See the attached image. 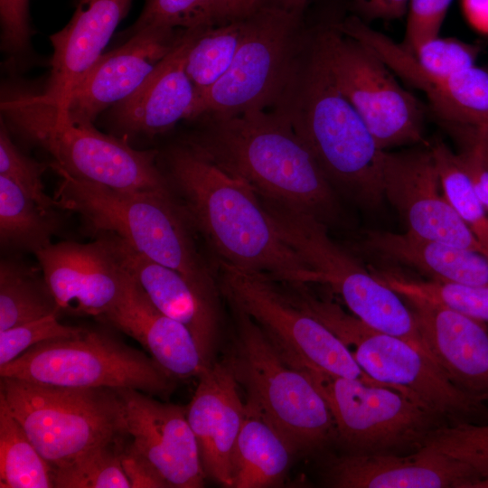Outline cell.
Wrapping results in <instances>:
<instances>
[{"instance_id": "7bdbcfd3", "label": "cell", "mask_w": 488, "mask_h": 488, "mask_svg": "<svg viewBox=\"0 0 488 488\" xmlns=\"http://www.w3.org/2000/svg\"><path fill=\"white\" fill-rule=\"evenodd\" d=\"M125 439L120 448V463L131 488L170 487L155 467Z\"/></svg>"}, {"instance_id": "ab89813d", "label": "cell", "mask_w": 488, "mask_h": 488, "mask_svg": "<svg viewBox=\"0 0 488 488\" xmlns=\"http://www.w3.org/2000/svg\"><path fill=\"white\" fill-rule=\"evenodd\" d=\"M29 5L30 0H0L1 50L16 63L31 47Z\"/></svg>"}, {"instance_id": "4316f807", "label": "cell", "mask_w": 488, "mask_h": 488, "mask_svg": "<svg viewBox=\"0 0 488 488\" xmlns=\"http://www.w3.org/2000/svg\"><path fill=\"white\" fill-rule=\"evenodd\" d=\"M366 245L377 254L409 266L432 280L488 286V258L482 253L405 233L369 231Z\"/></svg>"}, {"instance_id": "3957f363", "label": "cell", "mask_w": 488, "mask_h": 488, "mask_svg": "<svg viewBox=\"0 0 488 488\" xmlns=\"http://www.w3.org/2000/svg\"><path fill=\"white\" fill-rule=\"evenodd\" d=\"M184 142L263 198L331 218L337 203L331 183L290 125L273 110L202 116Z\"/></svg>"}, {"instance_id": "603a6c76", "label": "cell", "mask_w": 488, "mask_h": 488, "mask_svg": "<svg viewBox=\"0 0 488 488\" xmlns=\"http://www.w3.org/2000/svg\"><path fill=\"white\" fill-rule=\"evenodd\" d=\"M205 26L186 29L182 42L130 96L106 112L108 122L126 136L164 133L187 120L196 91L185 70L187 52Z\"/></svg>"}, {"instance_id": "4fadbf2b", "label": "cell", "mask_w": 488, "mask_h": 488, "mask_svg": "<svg viewBox=\"0 0 488 488\" xmlns=\"http://www.w3.org/2000/svg\"><path fill=\"white\" fill-rule=\"evenodd\" d=\"M221 272L223 292L233 306L260 326L287 363L382 385L362 371L333 333L292 303L270 277L225 262Z\"/></svg>"}, {"instance_id": "d4e9b609", "label": "cell", "mask_w": 488, "mask_h": 488, "mask_svg": "<svg viewBox=\"0 0 488 488\" xmlns=\"http://www.w3.org/2000/svg\"><path fill=\"white\" fill-rule=\"evenodd\" d=\"M98 319L137 341L174 380L208 368L188 329L156 308L127 269L120 297Z\"/></svg>"}, {"instance_id": "5b68a950", "label": "cell", "mask_w": 488, "mask_h": 488, "mask_svg": "<svg viewBox=\"0 0 488 488\" xmlns=\"http://www.w3.org/2000/svg\"><path fill=\"white\" fill-rule=\"evenodd\" d=\"M285 294L333 333L375 381L408 393L447 425L488 423V405L457 389L409 342L371 328L336 303L315 296L305 285H292Z\"/></svg>"}, {"instance_id": "ffe728a7", "label": "cell", "mask_w": 488, "mask_h": 488, "mask_svg": "<svg viewBox=\"0 0 488 488\" xmlns=\"http://www.w3.org/2000/svg\"><path fill=\"white\" fill-rule=\"evenodd\" d=\"M430 356L460 390L488 405V323L418 297H403Z\"/></svg>"}, {"instance_id": "7dc6e473", "label": "cell", "mask_w": 488, "mask_h": 488, "mask_svg": "<svg viewBox=\"0 0 488 488\" xmlns=\"http://www.w3.org/2000/svg\"><path fill=\"white\" fill-rule=\"evenodd\" d=\"M312 0H258V5L274 6L285 11L305 14Z\"/></svg>"}, {"instance_id": "ba28073f", "label": "cell", "mask_w": 488, "mask_h": 488, "mask_svg": "<svg viewBox=\"0 0 488 488\" xmlns=\"http://www.w3.org/2000/svg\"><path fill=\"white\" fill-rule=\"evenodd\" d=\"M0 396L52 470L127 436L124 403L116 389L1 377Z\"/></svg>"}, {"instance_id": "4dcf8cb0", "label": "cell", "mask_w": 488, "mask_h": 488, "mask_svg": "<svg viewBox=\"0 0 488 488\" xmlns=\"http://www.w3.org/2000/svg\"><path fill=\"white\" fill-rule=\"evenodd\" d=\"M0 487L52 488V467L0 396Z\"/></svg>"}, {"instance_id": "6da1fadb", "label": "cell", "mask_w": 488, "mask_h": 488, "mask_svg": "<svg viewBox=\"0 0 488 488\" xmlns=\"http://www.w3.org/2000/svg\"><path fill=\"white\" fill-rule=\"evenodd\" d=\"M186 212L222 262L289 285L316 283L314 271L281 236L259 195L185 143L164 155Z\"/></svg>"}, {"instance_id": "1f68e13d", "label": "cell", "mask_w": 488, "mask_h": 488, "mask_svg": "<svg viewBox=\"0 0 488 488\" xmlns=\"http://www.w3.org/2000/svg\"><path fill=\"white\" fill-rule=\"evenodd\" d=\"M244 16L205 26L192 42L185 70L196 97L216 84L230 69L241 40Z\"/></svg>"}, {"instance_id": "f1b7e54d", "label": "cell", "mask_w": 488, "mask_h": 488, "mask_svg": "<svg viewBox=\"0 0 488 488\" xmlns=\"http://www.w3.org/2000/svg\"><path fill=\"white\" fill-rule=\"evenodd\" d=\"M61 313L43 275L11 259L0 264V331Z\"/></svg>"}, {"instance_id": "f35d334b", "label": "cell", "mask_w": 488, "mask_h": 488, "mask_svg": "<svg viewBox=\"0 0 488 488\" xmlns=\"http://www.w3.org/2000/svg\"><path fill=\"white\" fill-rule=\"evenodd\" d=\"M479 46L455 38H433L413 53L422 68L436 75H449L475 64Z\"/></svg>"}, {"instance_id": "2e32d148", "label": "cell", "mask_w": 488, "mask_h": 488, "mask_svg": "<svg viewBox=\"0 0 488 488\" xmlns=\"http://www.w3.org/2000/svg\"><path fill=\"white\" fill-rule=\"evenodd\" d=\"M335 28L372 51L393 72L427 98L433 111L451 127L488 130V71L475 64L449 75L420 66L401 44L352 14Z\"/></svg>"}, {"instance_id": "e0dca14e", "label": "cell", "mask_w": 488, "mask_h": 488, "mask_svg": "<svg viewBox=\"0 0 488 488\" xmlns=\"http://www.w3.org/2000/svg\"><path fill=\"white\" fill-rule=\"evenodd\" d=\"M186 29L151 25L103 53L72 89L65 106L55 110L70 122L93 125L146 80L182 42Z\"/></svg>"}, {"instance_id": "b9f144b4", "label": "cell", "mask_w": 488, "mask_h": 488, "mask_svg": "<svg viewBox=\"0 0 488 488\" xmlns=\"http://www.w3.org/2000/svg\"><path fill=\"white\" fill-rule=\"evenodd\" d=\"M465 143L459 153L474 188L488 211V130L464 128L457 132Z\"/></svg>"}, {"instance_id": "74e56055", "label": "cell", "mask_w": 488, "mask_h": 488, "mask_svg": "<svg viewBox=\"0 0 488 488\" xmlns=\"http://www.w3.org/2000/svg\"><path fill=\"white\" fill-rule=\"evenodd\" d=\"M85 331L82 327L61 324L58 314L0 331V366L12 361L40 343L79 336Z\"/></svg>"}, {"instance_id": "8fae6325", "label": "cell", "mask_w": 488, "mask_h": 488, "mask_svg": "<svg viewBox=\"0 0 488 488\" xmlns=\"http://www.w3.org/2000/svg\"><path fill=\"white\" fill-rule=\"evenodd\" d=\"M1 377L70 388L134 389L166 397L175 387L151 356L103 331L40 343L0 366Z\"/></svg>"}, {"instance_id": "30bf717a", "label": "cell", "mask_w": 488, "mask_h": 488, "mask_svg": "<svg viewBox=\"0 0 488 488\" xmlns=\"http://www.w3.org/2000/svg\"><path fill=\"white\" fill-rule=\"evenodd\" d=\"M260 199L283 239L314 271L316 283L330 287L371 328L402 338L430 356L403 297L335 244L324 221L277 201Z\"/></svg>"}, {"instance_id": "5bb4252c", "label": "cell", "mask_w": 488, "mask_h": 488, "mask_svg": "<svg viewBox=\"0 0 488 488\" xmlns=\"http://www.w3.org/2000/svg\"><path fill=\"white\" fill-rule=\"evenodd\" d=\"M329 68L381 150L424 142L426 108L403 89L394 72L369 48L333 23L320 26Z\"/></svg>"}, {"instance_id": "d590c367", "label": "cell", "mask_w": 488, "mask_h": 488, "mask_svg": "<svg viewBox=\"0 0 488 488\" xmlns=\"http://www.w3.org/2000/svg\"><path fill=\"white\" fill-rule=\"evenodd\" d=\"M463 462L488 481V423L444 425L434 430L419 449Z\"/></svg>"}, {"instance_id": "7c38bea8", "label": "cell", "mask_w": 488, "mask_h": 488, "mask_svg": "<svg viewBox=\"0 0 488 488\" xmlns=\"http://www.w3.org/2000/svg\"><path fill=\"white\" fill-rule=\"evenodd\" d=\"M303 369L333 415L336 444L352 455H408L447 423L413 397L393 388Z\"/></svg>"}, {"instance_id": "277c9868", "label": "cell", "mask_w": 488, "mask_h": 488, "mask_svg": "<svg viewBox=\"0 0 488 488\" xmlns=\"http://www.w3.org/2000/svg\"><path fill=\"white\" fill-rule=\"evenodd\" d=\"M1 112L14 132L51 155L58 174L121 192H170L155 150H136L94 125L70 122L33 88H11Z\"/></svg>"}, {"instance_id": "e575fe53", "label": "cell", "mask_w": 488, "mask_h": 488, "mask_svg": "<svg viewBox=\"0 0 488 488\" xmlns=\"http://www.w3.org/2000/svg\"><path fill=\"white\" fill-rule=\"evenodd\" d=\"M127 436L85 453L52 470L54 488H131L120 463V448Z\"/></svg>"}, {"instance_id": "8d00e7d4", "label": "cell", "mask_w": 488, "mask_h": 488, "mask_svg": "<svg viewBox=\"0 0 488 488\" xmlns=\"http://www.w3.org/2000/svg\"><path fill=\"white\" fill-rule=\"evenodd\" d=\"M0 125V175L14 181L42 209L51 211L57 203L44 192L42 174L48 164L25 155L13 142L2 118Z\"/></svg>"}, {"instance_id": "7402d4cb", "label": "cell", "mask_w": 488, "mask_h": 488, "mask_svg": "<svg viewBox=\"0 0 488 488\" xmlns=\"http://www.w3.org/2000/svg\"><path fill=\"white\" fill-rule=\"evenodd\" d=\"M198 380L187 418L202 464L206 476L224 487H233L234 451L246 408L240 386L227 359L214 361Z\"/></svg>"}, {"instance_id": "60d3db41", "label": "cell", "mask_w": 488, "mask_h": 488, "mask_svg": "<svg viewBox=\"0 0 488 488\" xmlns=\"http://www.w3.org/2000/svg\"><path fill=\"white\" fill-rule=\"evenodd\" d=\"M452 0H409L405 41L413 53L421 44L438 36Z\"/></svg>"}, {"instance_id": "d6a6232c", "label": "cell", "mask_w": 488, "mask_h": 488, "mask_svg": "<svg viewBox=\"0 0 488 488\" xmlns=\"http://www.w3.org/2000/svg\"><path fill=\"white\" fill-rule=\"evenodd\" d=\"M429 146L446 198L470 229L488 258V211L477 196L459 155L440 140Z\"/></svg>"}, {"instance_id": "bcb514c9", "label": "cell", "mask_w": 488, "mask_h": 488, "mask_svg": "<svg viewBox=\"0 0 488 488\" xmlns=\"http://www.w3.org/2000/svg\"><path fill=\"white\" fill-rule=\"evenodd\" d=\"M462 9L474 30L488 34V0H462Z\"/></svg>"}, {"instance_id": "836d02e7", "label": "cell", "mask_w": 488, "mask_h": 488, "mask_svg": "<svg viewBox=\"0 0 488 488\" xmlns=\"http://www.w3.org/2000/svg\"><path fill=\"white\" fill-rule=\"evenodd\" d=\"M231 19L229 0H145L136 22L120 38L127 40L151 25L189 29Z\"/></svg>"}, {"instance_id": "8992f818", "label": "cell", "mask_w": 488, "mask_h": 488, "mask_svg": "<svg viewBox=\"0 0 488 488\" xmlns=\"http://www.w3.org/2000/svg\"><path fill=\"white\" fill-rule=\"evenodd\" d=\"M59 175L61 180L54 197L58 206L81 215L96 232L119 237L218 299L214 280L170 192H121Z\"/></svg>"}, {"instance_id": "ee69618b", "label": "cell", "mask_w": 488, "mask_h": 488, "mask_svg": "<svg viewBox=\"0 0 488 488\" xmlns=\"http://www.w3.org/2000/svg\"><path fill=\"white\" fill-rule=\"evenodd\" d=\"M457 312L488 323V286H457L451 296Z\"/></svg>"}, {"instance_id": "ac0fdd59", "label": "cell", "mask_w": 488, "mask_h": 488, "mask_svg": "<svg viewBox=\"0 0 488 488\" xmlns=\"http://www.w3.org/2000/svg\"><path fill=\"white\" fill-rule=\"evenodd\" d=\"M89 243H51L35 253L42 273L61 311L99 318L120 297L126 268L115 237Z\"/></svg>"}, {"instance_id": "7a4b0ae2", "label": "cell", "mask_w": 488, "mask_h": 488, "mask_svg": "<svg viewBox=\"0 0 488 488\" xmlns=\"http://www.w3.org/2000/svg\"><path fill=\"white\" fill-rule=\"evenodd\" d=\"M319 28L311 27L291 74L269 110L290 125L330 183L376 206L384 199L382 150L336 84Z\"/></svg>"}, {"instance_id": "44dd1931", "label": "cell", "mask_w": 488, "mask_h": 488, "mask_svg": "<svg viewBox=\"0 0 488 488\" xmlns=\"http://www.w3.org/2000/svg\"><path fill=\"white\" fill-rule=\"evenodd\" d=\"M324 483L337 488H477L482 482L466 464L418 450L408 455H352L329 457Z\"/></svg>"}, {"instance_id": "83f0119b", "label": "cell", "mask_w": 488, "mask_h": 488, "mask_svg": "<svg viewBox=\"0 0 488 488\" xmlns=\"http://www.w3.org/2000/svg\"><path fill=\"white\" fill-rule=\"evenodd\" d=\"M246 405V403H245ZM296 454L287 441L246 405L233 457V488H264L284 479Z\"/></svg>"}, {"instance_id": "d6986e66", "label": "cell", "mask_w": 488, "mask_h": 488, "mask_svg": "<svg viewBox=\"0 0 488 488\" xmlns=\"http://www.w3.org/2000/svg\"><path fill=\"white\" fill-rule=\"evenodd\" d=\"M125 408L130 443L171 488H200L207 477L187 406L161 402L134 389H116Z\"/></svg>"}, {"instance_id": "f546056e", "label": "cell", "mask_w": 488, "mask_h": 488, "mask_svg": "<svg viewBox=\"0 0 488 488\" xmlns=\"http://www.w3.org/2000/svg\"><path fill=\"white\" fill-rule=\"evenodd\" d=\"M14 181L0 175V239L4 246L34 254L50 245L55 221Z\"/></svg>"}, {"instance_id": "9c48e42d", "label": "cell", "mask_w": 488, "mask_h": 488, "mask_svg": "<svg viewBox=\"0 0 488 488\" xmlns=\"http://www.w3.org/2000/svg\"><path fill=\"white\" fill-rule=\"evenodd\" d=\"M311 27L305 14L258 5L244 16L241 40L226 74L197 96L188 121L269 110L277 102Z\"/></svg>"}, {"instance_id": "f6af8a7d", "label": "cell", "mask_w": 488, "mask_h": 488, "mask_svg": "<svg viewBox=\"0 0 488 488\" xmlns=\"http://www.w3.org/2000/svg\"><path fill=\"white\" fill-rule=\"evenodd\" d=\"M409 0H352L354 15L368 23L374 20L401 18L408 8Z\"/></svg>"}, {"instance_id": "484cf974", "label": "cell", "mask_w": 488, "mask_h": 488, "mask_svg": "<svg viewBox=\"0 0 488 488\" xmlns=\"http://www.w3.org/2000/svg\"><path fill=\"white\" fill-rule=\"evenodd\" d=\"M114 237L126 269L156 308L188 329L205 365L211 366L219 343L218 301L178 271L148 258L119 237Z\"/></svg>"}, {"instance_id": "cb8c5ba5", "label": "cell", "mask_w": 488, "mask_h": 488, "mask_svg": "<svg viewBox=\"0 0 488 488\" xmlns=\"http://www.w3.org/2000/svg\"><path fill=\"white\" fill-rule=\"evenodd\" d=\"M132 0H77L69 23L50 36V74L40 96L62 108L75 85L104 53Z\"/></svg>"}, {"instance_id": "52a82bcc", "label": "cell", "mask_w": 488, "mask_h": 488, "mask_svg": "<svg viewBox=\"0 0 488 488\" xmlns=\"http://www.w3.org/2000/svg\"><path fill=\"white\" fill-rule=\"evenodd\" d=\"M235 311L236 337L226 359L245 390L246 405L296 454L319 452L336 443L333 415L310 376L287 363L250 316Z\"/></svg>"}, {"instance_id": "9a60e30c", "label": "cell", "mask_w": 488, "mask_h": 488, "mask_svg": "<svg viewBox=\"0 0 488 488\" xmlns=\"http://www.w3.org/2000/svg\"><path fill=\"white\" fill-rule=\"evenodd\" d=\"M384 198L396 208L408 230L458 248L484 252L446 198L430 146L398 153L382 150Z\"/></svg>"}]
</instances>
